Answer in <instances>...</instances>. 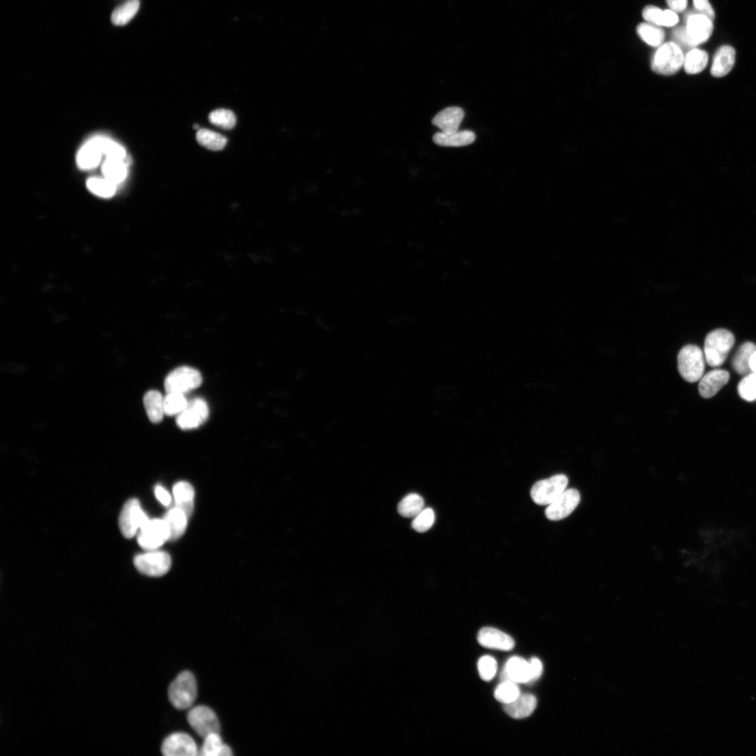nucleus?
<instances>
[{
  "mask_svg": "<svg viewBox=\"0 0 756 756\" xmlns=\"http://www.w3.org/2000/svg\"><path fill=\"white\" fill-rule=\"evenodd\" d=\"M734 341V336L727 330L716 329L709 333L704 342V356L708 366H721L726 360Z\"/></svg>",
  "mask_w": 756,
  "mask_h": 756,
  "instance_id": "obj_1",
  "label": "nucleus"
},
{
  "mask_svg": "<svg viewBox=\"0 0 756 756\" xmlns=\"http://www.w3.org/2000/svg\"><path fill=\"white\" fill-rule=\"evenodd\" d=\"M169 697L178 709L190 708L197 697V683L194 674L189 671L180 673L169 687Z\"/></svg>",
  "mask_w": 756,
  "mask_h": 756,
  "instance_id": "obj_2",
  "label": "nucleus"
},
{
  "mask_svg": "<svg viewBox=\"0 0 756 756\" xmlns=\"http://www.w3.org/2000/svg\"><path fill=\"white\" fill-rule=\"evenodd\" d=\"M678 369L681 377L687 382L699 381L705 369L704 354L694 345L683 347L678 355Z\"/></svg>",
  "mask_w": 756,
  "mask_h": 756,
  "instance_id": "obj_3",
  "label": "nucleus"
},
{
  "mask_svg": "<svg viewBox=\"0 0 756 756\" xmlns=\"http://www.w3.org/2000/svg\"><path fill=\"white\" fill-rule=\"evenodd\" d=\"M684 57L680 47L674 43L662 45L656 52L651 62L652 70L659 75L670 76L683 67Z\"/></svg>",
  "mask_w": 756,
  "mask_h": 756,
  "instance_id": "obj_4",
  "label": "nucleus"
},
{
  "mask_svg": "<svg viewBox=\"0 0 756 756\" xmlns=\"http://www.w3.org/2000/svg\"><path fill=\"white\" fill-rule=\"evenodd\" d=\"M568 483L569 479L564 474L539 480L533 485L531 497L538 505H550L566 490Z\"/></svg>",
  "mask_w": 756,
  "mask_h": 756,
  "instance_id": "obj_5",
  "label": "nucleus"
},
{
  "mask_svg": "<svg viewBox=\"0 0 756 756\" xmlns=\"http://www.w3.org/2000/svg\"><path fill=\"white\" fill-rule=\"evenodd\" d=\"M203 383L200 372L192 367L182 366L172 371L165 380L167 393H186L199 387Z\"/></svg>",
  "mask_w": 756,
  "mask_h": 756,
  "instance_id": "obj_6",
  "label": "nucleus"
},
{
  "mask_svg": "<svg viewBox=\"0 0 756 756\" xmlns=\"http://www.w3.org/2000/svg\"><path fill=\"white\" fill-rule=\"evenodd\" d=\"M149 520L138 499L129 500L120 513L119 520L120 530L126 538L131 539Z\"/></svg>",
  "mask_w": 756,
  "mask_h": 756,
  "instance_id": "obj_7",
  "label": "nucleus"
},
{
  "mask_svg": "<svg viewBox=\"0 0 756 756\" xmlns=\"http://www.w3.org/2000/svg\"><path fill=\"white\" fill-rule=\"evenodd\" d=\"M136 569L149 576H162L169 572L172 560L164 551H150L137 555L134 559Z\"/></svg>",
  "mask_w": 756,
  "mask_h": 756,
  "instance_id": "obj_8",
  "label": "nucleus"
},
{
  "mask_svg": "<svg viewBox=\"0 0 756 756\" xmlns=\"http://www.w3.org/2000/svg\"><path fill=\"white\" fill-rule=\"evenodd\" d=\"M187 720L193 729L203 738L213 733H220V723L213 710L206 706L193 707L188 713Z\"/></svg>",
  "mask_w": 756,
  "mask_h": 756,
  "instance_id": "obj_9",
  "label": "nucleus"
},
{
  "mask_svg": "<svg viewBox=\"0 0 756 756\" xmlns=\"http://www.w3.org/2000/svg\"><path fill=\"white\" fill-rule=\"evenodd\" d=\"M170 540V532L166 521L161 519L149 520L139 531L138 541L146 550H155Z\"/></svg>",
  "mask_w": 756,
  "mask_h": 756,
  "instance_id": "obj_10",
  "label": "nucleus"
},
{
  "mask_svg": "<svg viewBox=\"0 0 756 756\" xmlns=\"http://www.w3.org/2000/svg\"><path fill=\"white\" fill-rule=\"evenodd\" d=\"M199 749L194 739L185 732H175L164 741L162 751L166 756H196Z\"/></svg>",
  "mask_w": 756,
  "mask_h": 756,
  "instance_id": "obj_11",
  "label": "nucleus"
},
{
  "mask_svg": "<svg viewBox=\"0 0 756 756\" xmlns=\"http://www.w3.org/2000/svg\"><path fill=\"white\" fill-rule=\"evenodd\" d=\"M209 416V408L202 399H195L188 403L187 408L177 418V425L183 430L198 428L205 423Z\"/></svg>",
  "mask_w": 756,
  "mask_h": 756,
  "instance_id": "obj_12",
  "label": "nucleus"
},
{
  "mask_svg": "<svg viewBox=\"0 0 756 756\" xmlns=\"http://www.w3.org/2000/svg\"><path fill=\"white\" fill-rule=\"evenodd\" d=\"M580 501L579 492L576 489L566 490L545 509L546 518L558 521L568 517L576 509Z\"/></svg>",
  "mask_w": 756,
  "mask_h": 756,
  "instance_id": "obj_13",
  "label": "nucleus"
},
{
  "mask_svg": "<svg viewBox=\"0 0 756 756\" xmlns=\"http://www.w3.org/2000/svg\"><path fill=\"white\" fill-rule=\"evenodd\" d=\"M685 29L692 44L696 47L706 43L711 36L713 21L703 15H693L688 17Z\"/></svg>",
  "mask_w": 756,
  "mask_h": 756,
  "instance_id": "obj_14",
  "label": "nucleus"
},
{
  "mask_svg": "<svg viewBox=\"0 0 756 756\" xmlns=\"http://www.w3.org/2000/svg\"><path fill=\"white\" fill-rule=\"evenodd\" d=\"M478 641L480 646L490 649L509 651L515 647L511 636L493 627L481 629L478 634Z\"/></svg>",
  "mask_w": 756,
  "mask_h": 756,
  "instance_id": "obj_15",
  "label": "nucleus"
},
{
  "mask_svg": "<svg viewBox=\"0 0 756 756\" xmlns=\"http://www.w3.org/2000/svg\"><path fill=\"white\" fill-rule=\"evenodd\" d=\"M729 374L722 369L709 371L700 379L699 384V394L704 399L715 396L729 381Z\"/></svg>",
  "mask_w": 756,
  "mask_h": 756,
  "instance_id": "obj_16",
  "label": "nucleus"
},
{
  "mask_svg": "<svg viewBox=\"0 0 756 756\" xmlns=\"http://www.w3.org/2000/svg\"><path fill=\"white\" fill-rule=\"evenodd\" d=\"M736 52L734 49L729 45L720 48L715 52L711 69V74L713 78H721L727 76L733 69L735 64Z\"/></svg>",
  "mask_w": 756,
  "mask_h": 756,
  "instance_id": "obj_17",
  "label": "nucleus"
},
{
  "mask_svg": "<svg viewBox=\"0 0 756 756\" xmlns=\"http://www.w3.org/2000/svg\"><path fill=\"white\" fill-rule=\"evenodd\" d=\"M464 118V111L462 108L451 107L438 113L434 117L432 123L443 133L452 134L459 131Z\"/></svg>",
  "mask_w": 756,
  "mask_h": 756,
  "instance_id": "obj_18",
  "label": "nucleus"
},
{
  "mask_svg": "<svg viewBox=\"0 0 756 756\" xmlns=\"http://www.w3.org/2000/svg\"><path fill=\"white\" fill-rule=\"evenodd\" d=\"M502 678L504 681L528 683L530 680V663L520 657H512L505 665Z\"/></svg>",
  "mask_w": 756,
  "mask_h": 756,
  "instance_id": "obj_19",
  "label": "nucleus"
},
{
  "mask_svg": "<svg viewBox=\"0 0 756 756\" xmlns=\"http://www.w3.org/2000/svg\"><path fill=\"white\" fill-rule=\"evenodd\" d=\"M537 705V699L532 694H520L514 701L504 704V711L514 719L525 718L532 714Z\"/></svg>",
  "mask_w": 756,
  "mask_h": 756,
  "instance_id": "obj_20",
  "label": "nucleus"
},
{
  "mask_svg": "<svg viewBox=\"0 0 756 756\" xmlns=\"http://www.w3.org/2000/svg\"><path fill=\"white\" fill-rule=\"evenodd\" d=\"M104 155L98 138H94L87 143L80 150L77 161L83 170H91L97 168Z\"/></svg>",
  "mask_w": 756,
  "mask_h": 756,
  "instance_id": "obj_21",
  "label": "nucleus"
},
{
  "mask_svg": "<svg viewBox=\"0 0 756 756\" xmlns=\"http://www.w3.org/2000/svg\"><path fill=\"white\" fill-rule=\"evenodd\" d=\"M475 141V134L469 131H458L452 134L441 132L435 134L433 137L434 143L442 147H464L472 144Z\"/></svg>",
  "mask_w": 756,
  "mask_h": 756,
  "instance_id": "obj_22",
  "label": "nucleus"
},
{
  "mask_svg": "<svg viewBox=\"0 0 756 756\" xmlns=\"http://www.w3.org/2000/svg\"><path fill=\"white\" fill-rule=\"evenodd\" d=\"M642 15L646 22L659 27H672L679 21L676 13L672 10H662L655 6L646 7Z\"/></svg>",
  "mask_w": 756,
  "mask_h": 756,
  "instance_id": "obj_23",
  "label": "nucleus"
},
{
  "mask_svg": "<svg viewBox=\"0 0 756 756\" xmlns=\"http://www.w3.org/2000/svg\"><path fill=\"white\" fill-rule=\"evenodd\" d=\"M188 519L189 517L185 512L178 506L166 513L164 520L169 529L171 541H176L185 534Z\"/></svg>",
  "mask_w": 756,
  "mask_h": 756,
  "instance_id": "obj_24",
  "label": "nucleus"
},
{
  "mask_svg": "<svg viewBox=\"0 0 756 756\" xmlns=\"http://www.w3.org/2000/svg\"><path fill=\"white\" fill-rule=\"evenodd\" d=\"M176 506L183 509L189 518L194 511V489L187 482H179L173 487Z\"/></svg>",
  "mask_w": 756,
  "mask_h": 756,
  "instance_id": "obj_25",
  "label": "nucleus"
},
{
  "mask_svg": "<svg viewBox=\"0 0 756 756\" xmlns=\"http://www.w3.org/2000/svg\"><path fill=\"white\" fill-rule=\"evenodd\" d=\"M164 399L162 394L155 390L148 392L144 397V405L150 421L160 423L165 414Z\"/></svg>",
  "mask_w": 756,
  "mask_h": 756,
  "instance_id": "obj_26",
  "label": "nucleus"
},
{
  "mask_svg": "<svg viewBox=\"0 0 756 756\" xmlns=\"http://www.w3.org/2000/svg\"><path fill=\"white\" fill-rule=\"evenodd\" d=\"M199 755L204 756H230L233 755L231 748L223 743L220 733H213L204 738V743L199 750Z\"/></svg>",
  "mask_w": 756,
  "mask_h": 756,
  "instance_id": "obj_27",
  "label": "nucleus"
},
{
  "mask_svg": "<svg viewBox=\"0 0 756 756\" xmlns=\"http://www.w3.org/2000/svg\"><path fill=\"white\" fill-rule=\"evenodd\" d=\"M756 351V345L750 342L742 344L736 351L732 359V368L739 374L746 376L751 371L750 361Z\"/></svg>",
  "mask_w": 756,
  "mask_h": 756,
  "instance_id": "obj_28",
  "label": "nucleus"
},
{
  "mask_svg": "<svg viewBox=\"0 0 756 756\" xmlns=\"http://www.w3.org/2000/svg\"><path fill=\"white\" fill-rule=\"evenodd\" d=\"M140 6V0H128L113 12L111 18L113 24L117 27L128 24L138 13Z\"/></svg>",
  "mask_w": 756,
  "mask_h": 756,
  "instance_id": "obj_29",
  "label": "nucleus"
},
{
  "mask_svg": "<svg viewBox=\"0 0 756 756\" xmlns=\"http://www.w3.org/2000/svg\"><path fill=\"white\" fill-rule=\"evenodd\" d=\"M708 62V55L705 51L694 49L684 57L683 67L687 74L697 75L705 69Z\"/></svg>",
  "mask_w": 756,
  "mask_h": 756,
  "instance_id": "obj_30",
  "label": "nucleus"
},
{
  "mask_svg": "<svg viewBox=\"0 0 756 756\" xmlns=\"http://www.w3.org/2000/svg\"><path fill=\"white\" fill-rule=\"evenodd\" d=\"M102 170L105 178L115 185L122 183L127 176V167L124 160L107 158Z\"/></svg>",
  "mask_w": 756,
  "mask_h": 756,
  "instance_id": "obj_31",
  "label": "nucleus"
},
{
  "mask_svg": "<svg viewBox=\"0 0 756 756\" xmlns=\"http://www.w3.org/2000/svg\"><path fill=\"white\" fill-rule=\"evenodd\" d=\"M423 498L415 493L404 497L398 505L399 513L404 518H415L425 508Z\"/></svg>",
  "mask_w": 756,
  "mask_h": 756,
  "instance_id": "obj_32",
  "label": "nucleus"
},
{
  "mask_svg": "<svg viewBox=\"0 0 756 756\" xmlns=\"http://www.w3.org/2000/svg\"><path fill=\"white\" fill-rule=\"evenodd\" d=\"M197 140L201 145L212 151L222 150L228 142L221 134L205 129L198 131Z\"/></svg>",
  "mask_w": 756,
  "mask_h": 756,
  "instance_id": "obj_33",
  "label": "nucleus"
},
{
  "mask_svg": "<svg viewBox=\"0 0 756 756\" xmlns=\"http://www.w3.org/2000/svg\"><path fill=\"white\" fill-rule=\"evenodd\" d=\"M636 33L643 42L653 48L662 45L665 38L663 30L650 24H639Z\"/></svg>",
  "mask_w": 756,
  "mask_h": 756,
  "instance_id": "obj_34",
  "label": "nucleus"
},
{
  "mask_svg": "<svg viewBox=\"0 0 756 756\" xmlns=\"http://www.w3.org/2000/svg\"><path fill=\"white\" fill-rule=\"evenodd\" d=\"M87 188L94 194L105 199L113 197L116 192L117 185L105 178H90L87 183Z\"/></svg>",
  "mask_w": 756,
  "mask_h": 756,
  "instance_id": "obj_35",
  "label": "nucleus"
},
{
  "mask_svg": "<svg viewBox=\"0 0 756 756\" xmlns=\"http://www.w3.org/2000/svg\"><path fill=\"white\" fill-rule=\"evenodd\" d=\"M188 403L183 393H168L164 399L165 414L169 416L179 415L187 408Z\"/></svg>",
  "mask_w": 756,
  "mask_h": 756,
  "instance_id": "obj_36",
  "label": "nucleus"
},
{
  "mask_svg": "<svg viewBox=\"0 0 756 756\" xmlns=\"http://www.w3.org/2000/svg\"><path fill=\"white\" fill-rule=\"evenodd\" d=\"M521 694L516 683L504 680L499 684L494 691L495 699L504 704L514 701Z\"/></svg>",
  "mask_w": 756,
  "mask_h": 756,
  "instance_id": "obj_37",
  "label": "nucleus"
},
{
  "mask_svg": "<svg viewBox=\"0 0 756 756\" xmlns=\"http://www.w3.org/2000/svg\"><path fill=\"white\" fill-rule=\"evenodd\" d=\"M209 121L213 125L227 130L234 129L236 124L234 113L225 109H220L212 112L209 115Z\"/></svg>",
  "mask_w": 756,
  "mask_h": 756,
  "instance_id": "obj_38",
  "label": "nucleus"
},
{
  "mask_svg": "<svg viewBox=\"0 0 756 756\" xmlns=\"http://www.w3.org/2000/svg\"><path fill=\"white\" fill-rule=\"evenodd\" d=\"M738 393L745 401L756 399V373L752 372L742 379L738 385Z\"/></svg>",
  "mask_w": 756,
  "mask_h": 756,
  "instance_id": "obj_39",
  "label": "nucleus"
},
{
  "mask_svg": "<svg viewBox=\"0 0 756 756\" xmlns=\"http://www.w3.org/2000/svg\"><path fill=\"white\" fill-rule=\"evenodd\" d=\"M101 150L108 158L124 160L126 150L118 143L103 137H97Z\"/></svg>",
  "mask_w": 756,
  "mask_h": 756,
  "instance_id": "obj_40",
  "label": "nucleus"
},
{
  "mask_svg": "<svg viewBox=\"0 0 756 756\" xmlns=\"http://www.w3.org/2000/svg\"><path fill=\"white\" fill-rule=\"evenodd\" d=\"M434 521L435 513L433 509L427 508L415 517L412 522V527L416 532L423 533L431 529Z\"/></svg>",
  "mask_w": 756,
  "mask_h": 756,
  "instance_id": "obj_41",
  "label": "nucleus"
},
{
  "mask_svg": "<svg viewBox=\"0 0 756 756\" xmlns=\"http://www.w3.org/2000/svg\"><path fill=\"white\" fill-rule=\"evenodd\" d=\"M478 668L481 679L490 681L497 673V663L493 657L485 655L479 659Z\"/></svg>",
  "mask_w": 756,
  "mask_h": 756,
  "instance_id": "obj_42",
  "label": "nucleus"
},
{
  "mask_svg": "<svg viewBox=\"0 0 756 756\" xmlns=\"http://www.w3.org/2000/svg\"><path fill=\"white\" fill-rule=\"evenodd\" d=\"M693 6L700 15L707 17L712 21L714 20L715 13L708 0H693Z\"/></svg>",
  "mask_w": 756,
  "mask_h": 756,
  "instance_id": "obj_43",
  "label": "nucleus"
},
{
  "mask_svg": "<svg viewBox=\"0 0 756 756\" xmlns=\"http://www.w3.org/2000/svg\"><path fill=\"white\" fill-rule=\"evenodd\" d=\"M530 680L528 683L537 680L543 673V664L537 657H533L530 661Z\"/></svg>",
  "mask_w": 756,
  "mask_h": 756,
  "instance_id": "obj_44",
  "label": "nucleus"
},
{
  "mask_svg": "<svg viewBox=\"0 0 756 756\" xmlns=\"http://www.w3.org/2000/svg\"><path fill=\"white\" fill-rule=\"evenodd\" d=\"M673 36L675 39L680 44L683 45L684 47L694 48L687 34L685 27H680L676 29L673 33Z\"/></svg>",
  "mask_w": 756,
  "mask_h": 756,
  "instance_id": "obj_45",
  "label": "nucleus"
},
{
  "mask_svg": "<svg viewBox=\"0 0 756 756\" xmlns=\"http://www.w3.org/2000/svg\"><path fill=\"white\" fill-rule=\"evenodd\" d=\"M666 2L671 10L676 13L683 12L687 6V0H666Z\"/></svg>",
  "mask_w": 756,
  "mask_h": 756,
  "instance_id": "obj_46",
  "label": "nucleus"
},
{
  "mask_svg": "<svg viewBox=\"0 0 756 756\" xmlns=\"http://www.w3.org/2000/svg\"><path fill=\"white\" fill-rule=\"evenodd\" d=\"M155 494L159 501L164 506H169L171 503L170 494L162 486L158 485L155 489Z\"/></svg>",
  "mask_w": 756,
  "mask_h": 756,
  "instance_id": "obj_47",
  "label": "nucleus"
},
{
  "mask_svg": "<svg viewBox=\"0 0 756 756\" xmlns=\"http://www.w3.org/2000/svg\"><path fill=\"white\" fill-rule=\"evenodd\" d=\"M750 366L752 372L756 373V351L750 358Z\"/></svg>",
  "mask_w": 756,
  "mask_h": 756,
  "instance_id": "obj_48",
  "label": "nucleus"
}]
</instances>
